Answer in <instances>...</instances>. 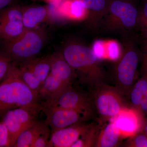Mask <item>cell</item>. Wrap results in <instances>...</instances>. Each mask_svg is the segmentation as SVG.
<instances>
[{
    "label": "cell",
    "instance_id": "cell-1",
    "mask_svg": "<svg viewBox=\"0 0 147 147\" xmlns=\"http://www.w3.org/2000/svg\"><path fill=\"white\" fill-rule=\"evenodd\" d=\"M62 53L76 72L77 78L88 88L90 92L98 85L106 83L108 74L92 47L72 42L64 47Z\"/></svg>",
    "mask_w": 147,
    "mask_h": 147
},
{
    "label": "cell",
    "instance_id": "cell-2",
    "mask_svg": "<svg viewBox=\"0 0 147 147\" xmlns=\"http://www.w3.org/2000/svg\"><path fill=\"white\" fill-rule=\"evenodd\" d=\"M122 54L115 62L114 77L116 88L128 98L131 89L138 79V68L141 51L135 35L121 36Z\"/></svg>",
    "mask_w": 147,
    "mask_h": 147
},
{
    "label": "cell",
    "instance_id": "cell-3",
    "mask_svg": "<svg viewBox=\"0 0 147 147\" xmlns=\"http://www.w3.org/2000/svg\"><path fill=\"white\" fill-rule=\"evenodd\" d=\"M139 8L133 0H109L99 30L121 36L134 35L138 30Z\"/></svg>",
    "mask_w": 147,
    "mask_h": 147
},
{
    "label": "cell",
    "instance_id": "cell-4",
    "mask_svg": "<svg viewBox=\"0 0 147 147\" xmlns=\"http://www.w3.org/2000/svg\"><path fill=\"white\" fill-rule=\"evenodd\" d=\"M40 102L39 98L22 81L18 67L11 62L10 67L0 82V116L9 110Z\"/></svg>",
    "mask_w": 147,
    "mask_h": 147
},
{
    "label": "cell",
    "instance_id": "cell-5",
    "mask_svg": "<svg viewBox=\"0 0 147 147\" xmlns=\"http://www.w3.org/2000/svg\"><path fill=\"white\" fill-rule=\"evenodd\" d=\"M90 93L101 125L103 122L110 121L129 105L126 102V97L121 94L115 87L106 83L98 85Z\"/></svg>",
    "mask_w": 147,
    "mask_h": 147
},
{
    "label": "cell",
    "instance_id": "cell-6",
    "mask_svg": "<svg viewBox=\"0 0 147 147\" xmlns=\"http://www.w3.org/2000/svg\"><path fill=\"white\" fill-rule=\"evenodd\" d=\"M5 40L3 54L16 64L34 57L39 53L44 45V37L38 30L26 29L21 35Z\"/></svg>",
    "mask_w": 147,
    "mask_h": 147
},
{
    "label": "cell",
    "instance_id": "cell-7",
    "mask_svg": "<svg viewBox=\"0 0 147 147\" xmlns=\"http://www.w3.org/2000/svg\"><path fill=\"white\" fill-rule=\"evenodd\" d=\"M40 102L9 110L4 115L3 122L8 132L9 147H12L23 132L38 120L41 112Z\"/></svg>",
    "mask_w": 147,
    "mask_h": 147
},
{
    "label": "cell",
    "instance_id": "cell-8",
    "mask_svg": "<svg viewBox=\"0 0 147 147\" xmlns=\"http://www.w3.org/2000/svg\"><path fill=\"white\" fill-rule=\"evenodd\" d=\"M40 103L41 111L46 116L45 121L50 127L51 133L74 124L84 122L92 119L76 110L42 102Z\"/></svg>",
    "mask_w": 147,
    "mask_h": 147
},
{
    "label": "cell",
    "instance_id": "cell-9",
    "mask_svg": "<svg viewBox=\"0 0 147 147\" xmlns=\"http://www.w3.org/2000/svg\"><path fill=\"white\" fill-rule=\"evenodd\" d=\"M44 103L76 110L89 116L92 118L94 116L96 112L93 97L92 94L90 92L75 88L73 86L64 92L54 102Z\"/></svg>",
    "mask_w": 147,
    "mask_h": 147
},
{
    "label": "cell",
    "instance_id": "cell-10",
    "mask_svg": "<svg viewBox=\"0 0 147 147\" xmlns=\"http://www.w3.org/2000/svg\"><path fill=\"white\" fill-rule=\"evenodd\" d=\"M145 119L144 115L139 109L129 105L110 121L117 127L123 139L142 132Z\"/></svg>",
    "mask_w": 147,
    "mask_h": 147
},
{
    "label": "cell",
    "instance_id": "cell-11",
    "mask_svg": "<svg viewBox=\"0 0 147 147\" xmlns=\"http://www.w3.org/2000/svg\"><path fill=\"white\" fill-rule=\"evenodd\" d=\"M26 30L23 19V9L17 6H9L0 10V38L13 39Z\"/></svg>",
    "mask_w": 147,
    "mask_h": 147
},
{
    "label": "cell",
    "instance_id": "cell-12",
    "mask_svg": "<svg viewBox=\"0 0 147 147\" xmlns=\"http://www.w3.org/2000/svg\"><path fill=\"white\" fill-rule=\"evenodd\" d=\"M89 124L78 123L51 133L48 147H71L84 134Z\"/></svg>",
    "mask_w": 147,
    "mask_h": 147
},
{
    "label": "cell",
    "instance_id": "cell-13",
    "mask_svg": "<svg viewBox=\"0 0 147 147\" xmlns=\"http://www.w3.org/2000/svg\"><path fill=\"white\" fill-rule=\"evenodd\" d=\"M50 72L69 86H72L77 76L75 71L64 57L62 53L57 52L50 56Z\"/></svg>",
    "mask_w": 147,
    "mask_h": 147
},
{
    "label": "cell",
    "instance_id": "cell-14",
    "mask_svg": "<svg viewBox=\"0 0 147 147\" xmlns=\"http://www.w3.org/2000/svg\"><path fill=\"white\" fill-rule=\"evenodd\" d=\"M88 11L87 25L92 31L97 32L108 9L109 0H81Z\"/></svg>",
    "mask_w": 147,
    "mask_h": 147
},
{
    "label": "cell",
    "instance_id": "cell-15",
    "mask_svg": "<svg viewBox=\"0 0 147 147\" xmlns=\"http://www.w3.org/2000/svg\"><path fill=\"white\" fill-rule=\"evenodd\" d=\"M72 86L64 83L50 72L42 83L40 91V102L50 103L54 102L62 94Z\"/></svg>",
    "mask_w": 147,
    "mask_h": 147
},
{
    "label": "cell",
    "instance_id": "cell-16",
    "mask_svg": "<svg viewBox=\"0 0 147 147\" xmlns=\"http://www.w3.org/2000/svg\"><path fill=\"white\" fill-rule=\"evenodd\" d=\"M22 9L23 22L27 30L36 29L47 19L50 12L49 6H32Z\"/></svg>",
    "mask_w": 147,
    "mask_h": 147
},
{
    "label": "cell",
    "instance_id": "cell-17",
    "mask_svg": "<svg viewBox=\"0 0 147 147\" xmlns=\"http://www.w3.org/2000/svg\"><path fill=\"white\" fill-rule=\"evenodd\" d=\"M120 131L113 121L100 129L95 147H115L119 146L122 139Z\"/></svg>",
    "mask_w": 147,
    "mask_h": 147
},
{
    "label": "cell",
    "instance_id": "cell-18",
    "mask_svg": "<svg viewBox=\"0 0 147 147\" xmlns=\"http://www.w3.org/2000/svg\"><path fill=\"white\" fill-rule=\"evenodd\" d=\"M50 128L45 121L37 120L19 135L12 147H31L36 139Z\"/></svg>",
    "mask_w": 147,
    "mask_h": 147
},
{
    "label": "cell",
    "instance_id": "cell-19",
    "mask_svg": "<svg viewBox=\"0 0 147 147\" xmlns=\"http://www.w3.org/2000/svg\"><path fill=\"white\" fill-rule=\"evenodd\" d=\"M57 7L60 13L69 18L77 20L86 19L88 11L81 0H63Z\"/></svg>",
    "mask_w": 147,
    "mask_h": 147
},
{
    "label": "cell",
    "instance_id": "cell-20",
    "mask_svg": "<svg viewBox=\"0 0 147 147\" xmlns=\"http://www.w3.org/2000/svg\"><path fill=\"white\" fill-rule=\"evenodd\" d=\"M22 64L34 74L42 84L50 72L49 56L43 58H30L23 62Z\"/></svg>",
    "mask_w": 147,
    "mask_h": 147
},
{
    "label": "cell",
    "instance_id": "cell-21",
    "mask_svg": "<svg viewBox=\"0 0 147 147\" xmlns=\"http://www.w3.org/2000/svg\"><path fill=\"white\" fill-rule=\"evenodd\" d=\"M130 105L139 109L144 99H147V75H142L131 89L128 97Z\"/></svg>",
    "mask_w": 147,
    "mask_h": 147
},
{
    "label": "cell",
    "instance_id": "cell-22",
    "mask_svg": "<svg viewBox=\"0 0 147 147\" xmlns=\"http://www.w3.org/2000/svg\"><path fill=\"white\" fill-rule=\"evenodd\" d=\"M101 125L100 123L95 122L90 123L84 134L71 147H95Z\"/></svg>",
    "mask_w": 147,
    "mask_h": 147
},
{
    "label": "cell",
    "instance_id": "cell-23",
    "mask_svg": "<svg viewBox=\"0 0 147 147\" xmlns=\"http://www.w3.org/2000/svg\"><path fill=\"white\" fill-rule=\"evenodd\" d=\"M18 70L23 82L39 99V93L42 86V83L34 74L24 65L21 64L18 67Z\"/></svg>",
    "mask_w": 147,
    "mask_h": 147
},
{
    "label": "cell",
    "instance_id": "cell-24",
    "mask_svg": "<svg viewBox=\"0 0 147 147\" xmlns=\"http://www.w3.org/2000/svg\"><path fill=\"white\" fill-rule=\"evenodd\" d=\"M106 59L115 62L120 58L122 54V44L115 40L105 41Z\"/></svg>",
    "mask_w": 147,
    "mask_h": 147
},
{
    "label": "cell",
    "instance_id": "cell-25",
    "mask_svg": "<svg viewBox=\"0 0 147 147\" xmlns=\"http://www.w3.org/2000/svg\"><path fill=\"white\" fill-rule=\"evenodd\" d=\"M127 139L122 146L147 147V135L143 132H139Z\"/></svg>",
    "mask_w": 147,
    "mask_h": 147
},
{
    "label": "cell",
    "instance_id": "cell-26",
    "mask_svg": "<svg viewBox=\"0 0 147 147\" xmlns=\"http://www.w3.org/2000/svg\"><path fill=\"white\" fill-rule=\"evenodd\" d=\"M138 30L141 32L143 38H147V3L139 8Z\"/></svg>",
    "mask_w": 147,
    "mask_h": 147
},
{
    "label": "cell",
    "instance_id": "cell-27",
    "mask_svg": "<svg viewBox=\"0 0 147 147\" xmlns=\"http://www.w3.org/2000/svg\"><path fill=\"white\" fill-rule=\"evenodd\" d=\"M92 48L96 57L100 60L106 59L105 41L100 40H96Z\"/></svg>",
    "mask_w": 147,
    "mask_h": 147
},
{
    "label": "cell",
    "instance_id": "cell-28",
    "mask_svg": "<svg viewBox=\"0 0 147 147\" xmlns=\"http://www.w3.org/2000/svg\"><path fill=\"white\" fill-rule=\"evenodd\" d=\"M50 134L51 130L50 128L36 139L31 147H48Z\"/></svg>",
    "mask_w": 147,
    "mask_h": 147
},
{
    "label": "cell",
    "instance_id": "cell-29",
    "mask_svg": "<svg viewBox=\"0 0 147 147\" xmlns=\"http://www.w3.org/2000/svg\"><path fill=\"white\" fill-rule=\"evenodd\" d=\"M11 61L3 53H0V82L7 73Z\"/></svg>",
    "mask_w": 147,
    "mask_h": 147
},
{
    "label": "cell",
    "instance_id": "cell-30",
    "mask_svg": "<svg viewBox=\"0 0 147 147\" xmlns=\"http://www.w3.org/2000/svg\"><path fill=\"white\" fill-rule=\"evenodd\" d=\"M143 46L141 50L142 65L140 69L141 75H147V38H143Z\"/></svg>",
    "mask_w": 147,
    "mask_h": 147
},
{
    "label": "cell",
    "instance_id": "cell-31",
    "mask_svg": "<svg viewBox=\"0 0 147 147\" xmlns=\"http://www.w3.org/2000/svg\"><path fill=\"white\" fill-rule=\"evenodd\" d=\"M9 147L7 129L4 123L0 122V147Z\"/></svg>",
    "mask_w": 147,
    "mask_h": 147
},
{
    "label": "cell",
    "instance_id": "cell-32",
    "mask_svg": "<svg viewBox=\"0 0 147 147\" xmlns=\"http://www.w3.org/2000/svg\"><path fill=\"white\" fill-rule=\"evenodd\" d=\"M13 0H0V10L5 8L11 4Z\"/></svg>",
    "mask_w": 147,
    "mask_h": 147
},
{
    "label": "cell",
    "instance_id": "cell-33",
    "mask_svg": "<svg viewBox=\"0 0 147 147\" xmlns=\"http://www.w3.org/2000/svg\"><path fill=\"white\" fill-rule=\"evenodd\" d=\"M142 132L147 135V118L145 119L143 125Z\"/></svg>",
    "mask_w": 147,
    "mask_h": 147
},
{
    "label": "cell",
    "instance_id": "cell-34",
    "mask_svg": "<svg viewBox=\"0 0 147 147\" xmlns=\"http://www.w3.org/2000/svg\"><path fill=\"white\" fill-rule=\"evenodd\" d=\"M43 1H45L49 3L50 4H58L59 3L61 2L63 0H43Z\"/></svg>",
    "mask_w": 147,
    "mask_h": 147
},
{
    "label": "cell",
    "instance_id": "cell-35",
    "mask_svg": "<svg viewBox=\"0 0 147 147\" xmlns=\"http://www.w3.org/2000/svg\"><path fill=\"white\" fill-rule=\"evenodd\" d=\"M144 2L147 3V0H144Z\"/></svg>",
    "mask_w": 147,
    "mask_h": 147
}]
</instances>
